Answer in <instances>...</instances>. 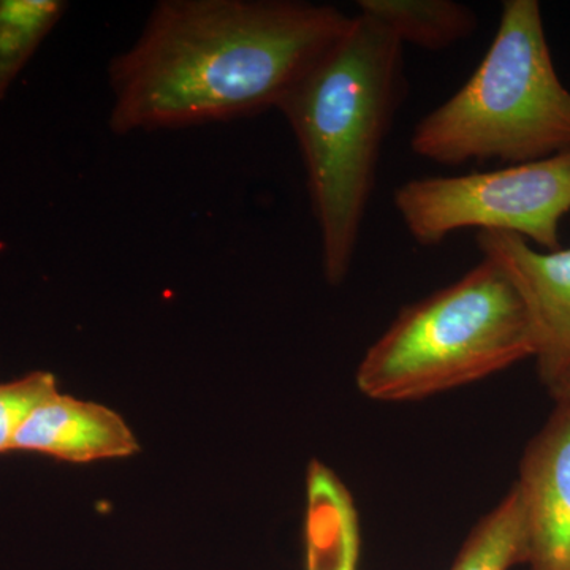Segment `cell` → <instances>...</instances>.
<instances>
[{
  "label": "cell",
  "mask_w": 570,
  "mask_h": 570,
  "mask_svg": "<svg viewBox=\"0 0 570 570\" xmlns=\"http://www.w3.org/2000/svg\"><path fill=\"white\" fill-rule=\"evenodd\" d=\"M547 390L557 403H570V367Z\"/></svg>",
  "instance_id": "cell-14"
},
{
  "label": "cell",
  "mask_w": 570,
  "mask_h": 570,
  "mask_svg": "<svg viewBox=\"0 0 570 570\" xmlns=\"http://www.w3.org/2000/svg\"><path fill=\"white\" fill-rule=\"evenodd\" d=\"M403 50L358 13L277 108L305 165L330 285L343 284L354 264L382 148L406 97Z\"/></svg>",
  "instance_id": "cell-2"
},
{
  "label": "cell",
  "mask_w": 570,
  "mask_h": 570,
  "mask_svg": "<svg viewBox=\"0 0 570 570\" xmlns=\"http://www.w3.org/2000/svg\"><path fill=\"white\" fill-rule=\"evenodd\" d=\"M393 205L423 247L478 228L517 235L551 253L562 247L561 223L570 213V149L498 170L411 179L396 187Z\"/></svg>",
  "instance_id": "cell-5"
},
{
  "label": "cell",
  "mask_w": 570,
  "mask_h": 570,
  "mask_svg": "<svg viewBox=\"0 0 570 570\" xmlns=\"http://www.w3.org/2000/svg\"><path fill=\"white\" fill-rule=\"evenodd\" d=\"M358 13L387 28L401 45L442 51L478 31L479 18L455 0H358Z\"/></svg>",
  "instance_id": "cell-10"
},
{
  "label": "cell",
  "mask_w": 570,
  "mask_h": 570,
  "mask_svg": "<svg viewBox=\"0 0 570 570\" xmlns=\"http://www.w3.org/2000/svg\"><path fill=\"white\" fill-rule=\"evenodd\" d=\"M532 356L527 306L508 273L482 255L459 281L397 313L360 360L355 384L367 400L412 403Z\"/></svg>",
  "instance_id": "cell-4"
},
{
  "label": "cell",
  "mask_w": 570,
  "mask_h": 570,
  "mask_svg": "<svg viewBox=\"0 0 570 570\" xmlns=\"http://www.w3.org/2000/svg\"><path fill=\"white\" fill-rule=\"evenodd\" d=\"M362 530L354 494L332 468L306 472V570H358Z\"/></svg>",
  "instance_id": "cell-9"
},
{
  "label": "cell",
  "mask_w": 570,
  "mask_h": 570,
  "mask_svg": "<svg viewBox=\"0 0 570 570\" xmlns=\"http://www.w3.org/2000/svg\"><path fill=\"white\" fill-rule=\"evenodd\" d=\"M66 10L62 0H0V100Z\"/></svg>",
  "instance_id": "cell-12"
},
{
  "label": "cell",
  "mask_w": 570,
  "mask_h": 570,
  "mask_svg": "<svg viewBox=\"0 0 570 570\" xmlns=\"http://www.w3.org/2000/svg\"><path fill=\"white\" fill-rule=\"evenodd\" d=\"M527 532L528 570H570V403H557L530 439L513 483Z\"/></svg>",
  "instance_id": "cell-6"
},
{
  "label": "cell",
  "mask_w": 570,
  "mask_h": 570,
  "mask_svg": "<svg viewBox=\"0 0 570 570\" xmlns=\"http://www.w3.org/2000/svg\"><path fill=\"white\" fill-rule=\"evenodd\" d=\"M428 163H535L570 149V91L554 69L538 0H505L482 62L412 130Z\"/></svg>",
  "instance_id": "cell-3"
},
{
  "label": "cell",
  "mask_w": 570,
  "mask_h": 570,
  "mask_svg": "<svg viewBox=\"0 0 570 570\" xmlns=\"http://www.w3.org/2000/svg\"><path fill=\"white\" fill-rule=\"evenodd\" d=\"M351 21L336 7L302 0H160L108 66L111 132L277 110Z\"/></svg>",
  "instance_id": "cell-1"
},
{
  "label": "cell",
  "mask_w": 570,
  "mask_h": 570,
  "mask_svg": "<svg viewBox=\"0 0 570 570\" xmlns=\"http://www.w3.org/2000/svg\"><path fill=\"white\" fill-rule=\"evenodd\" d=\"M475 242L519 291L530 317L532 358L550 387L570 367V247L542 253L520 236L494 232H480Z\"/></svg>",
  "instance_id": "cell-7"
},
{
  "label": "cell",
  "mask_w": 570,
  "mask_h": 570,
  "mask_svg": "<svg viewBox=\"0 0 570 570\" xmlns=\"http://www.w3.org/2000/svg\"><path fill=\"white\" fill-rule=\"evenodd\" d=\"M58 393L56 377L43 371L0 384V453L11 452L14 434L22 423Z\"/></svg>",
  "instance_id": "cell-13"
},
{
  "label": "cell",
  "mask_w": 570,
  "mask_h": 570,
  "mask_svg": "<svg viewBox=\"0 0 570 570\" xmlns=\"http://www.w3.org/2000/svg\"><path fill=\"white\" fill-rule=\"evenodd\" d=\"M527 558L523 513L512 485L469 531L450 570H512L527 564Z\"/></svg>",
  "instance_id": "cell-11"
},
{
  "label": "cell",
  "mask_w": 570,
  "mask_h": 570,
  "mask_svg": "<svg viewBox=\"0 0 570 570\" xmlns=\"http://www.w3.org/2000/svg\"><path fill=\"white\" fill-rule=\"evenodd\" d=\"M18 450L85 464L126 459L140 445L118 412L58 393L22 423L11 444V452Z\"/></svg>",
  "instance_id": "cell-8"
}]
</instances>
